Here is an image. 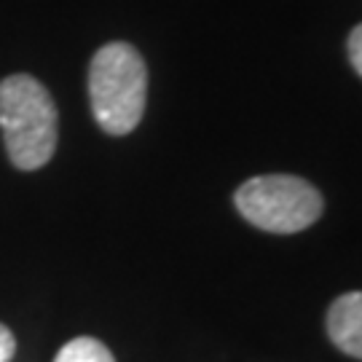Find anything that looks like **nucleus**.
Returning a JSON list of instances; mask_svg holds the SVG:
<instances>
[{"mask_svg": "<svg viewBox=\"0 0 362 362\" xmlns=\"http://www.w3.org/2000/svg\"><path fill=\"white\" fill-rule=\"evenodd\" d=\"M89 103L105 134L124 137L137 129L148 103V67L129 43H107L89 65Z\"/></svg>", "mask_w": 362, "mask_h": 362, "instance_id": "nucleus-2", "label": "nucleus"}, {"mask_svg": "<svg viewBox=\"0 0 362 362\" xmlns=\"http://www.w3.org/2000/svg\"><path fill=\"white\" fill-rule=\"evenodd\" d=\"M239 215L269 233H298L322 215V194L296 175H260L242 182L233 194Z\"/></svg>", "mask_w": 362, "mask_h": 362, "instance_id": "nucleus-3", "label": "nucleus"}, {"mask_svg": "<svg viewBox=\"0 0 362 362\" xmlns=\"http://www.w3.org/2000/svg\"><path fill=\"white\" fill-rule=\"evenodd\" d=\"M0 132L16 169L33 172L52 161L59 140V113L40 81L27 73L0 81Z\"/></svg>", "mask_w": 362, "mask_h": 362, "instance_id": "nucleus-1", "label": "nucleus"}, {"mask_svg": "<svg viewBox=\"0 0 362 362\" xmlns=\"http://www.w3.org/2000/svg\"><path fill=\"white\" fill-rule=\"evenodd\" d=\"M13 351H16V338L6 325H0V362H11Z\"/></svg>", "mask_w": 362, "mask_h": 362, "instance_id": "nucleus-7", "label": "nucleus"}, {"mask_svg": "<svg viewBox=\"0 0 362 362\" xmlns=\"http://www.w3.org/2000/svg\"><path fill=\"white\" fill-rule=\"evenodd\" d=\"M349 59H351V65H354V70L362 76V25H357L354 30H351V35H349Z\"/></svg>", "mask_w": 362, "mask_h": 362, "instance_id": "nucleus-6", "label": "nucleus"}, {"mask_svg": "<svg viewBox=\"0 0 362 362\" xmlns=\"http://www.w3.org/2000/svg\"><path fill=\"white\" fill-rule=\"evenodd\" d=\"M54 362H116L110 349L105 346L103 341L91 336H81L67 341L62 349L57 351Z\"/></svg>", "mask_w": 362, "mask_h": 362, "instance_id": "nucleus-5", "label": "nucleus"}, {"mask_svg": "<svg viewBox=\"0 0 362 362\" xmlns=\"http://www.w3.org/2000/svg\"><path fill=\"white\" fill-rule=\"evenodd\" d=\"M327 336L344 354L362 360V290L333 300L327 309Z\"/></svg>", "mask_w": 362, "mask_h": 362, "instance_id": "nucleus-4", "label": "nucleus"}]
</instances>
